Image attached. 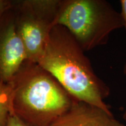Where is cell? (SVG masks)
Returning <instances> with one entry per match:
<instances>
[{"mask_svg":"<svg viewBox=\"0 0 126 126\" xmlns=\"http://www.w3.org/2000/svg\"><path fill=\"white\" fill-rule=\"evenodd\" d=\"M84 52L70 32L56 25L36 63L77 101L111 113L109 105L104 101L109 96L110 88L96 74Z\"/></svg>","mask_w":126,"mask_h":126,"instance_id":"1","label":"cell"},{"mask_svg":"<svg viewBox=\"0 0 126 126\" xmlns=\"http://www.w3.org/2000/svg\"><path fill=\"white\" fill-rule=\"evenodd\" d=\"M8 83L13 114L29 126H50L77 101L37 63L26 61Z\"/></svg>","mask_w":126,"mask_h":126,"instance_id":"2","label":"cell"},{"mask_svg":"<svg viewBox=\"0 0 126 126\" xmlns=\"http://www.w3.org/2000/svg\"><path fill=\"white\" fill-rule=\"evenodd\" d=\"M56 25L70 32L84 51L106 45L112 32L124 28L120 12L105 0L62 1Z\"/></svg>","mask_w":126,"mask_h":126,"instance_id":"3","label":"cell"},{"mask_svg":"<svg viewBox=\"0 0 126 126\" xmlns=\"http://www.w3.org/2000/svg\"><path fill=\"white\" fill-rule=\"evenodd\" d=\"M59 0L23 1L15 19L16 29L24 45L27 61L37 63L61 7Z\"/></svg>","mask_w":126,"mask_h":126,"instance_id":"4","label":"cell"},{"mask_svg":"<svg viewBox=\"0 0 126 126\" xmlns=\"http://www.w3.org/2000/svg\"><path fill=\"white\" fill-rule=\"evenodd\" d=\"M27 61L22 41L16 29L15 19L0 26V80L9 83Z\"/></svg>","mask_w":126,"mask_h":126,"instance_id":"5","label":"cell"},{"mask_svg":"<svg viewBox=\"0 0 126 126\" xmlns=\"http://www.w3.org/2000/svg\"><path fill=\"white\" fill-rule=\"evenodd\" d=\"M50 126H125L112 112L85 102L75 101L65 113Z\"/></svg>","mask_w":126,"mask_h":126,"instance_id":"6","label":"cell"},{"mask_svg":"<svg viewBox=\"0 0 126 126\" xmlns=\"http://www.w3.org/2000/svg\"><path fill=\"white\" fill-rule=\"evenodd\" d=\"M12 109V90L8 83L0 80V126H7Z\"/></svg>","mask_w":126,"mask_h":126,"instance_id":"7","label":"cell"},{"mask_svg":"<svg viewBox=\"0 0 126 126\" xmlns=\"http://www.w3.org/2000/svg\"><path fill=\"white\" fill-rule=\"evenodd\" d=\"M7 126H29L14 114L11 115Z\"/></svg>","mask_w":126,"mask_h":126,"instance_id":"8","label":"cell"},{"mask_svg":"<svg viewBox=\"0 0 126 126\" xmlns=\"http://www.w3.org/2000/svg\"><path fill=\"white\" fill-rule=\"evenodd\" d=\"M120 3L121 5L120 14L123 20L124 28L126 30V0H120Z\"/></svg>","mask_w":126,"mask_h":126,"instance_id":"9","label":"cell"},{"mask_svg":"<svg viewBox=\"0 0 126 126\" xmlns=\"http://www.w3.org/2000/svg\"><path fill=\"white\" fill-rule=\"evenodd\" d=\"M10 2L7 1L0 0V17L2 16L3 14L9 8Z\"/></svg>","mask_w":126,"mask_h":126,"instance_id":"10","label":"cell"},{"mask_svg":"<svg viewBox=\"0 0 126 126\" xmlns=\"http://www.w3.org/2000/svg\"><path fill=\"white\" fill-rule=\"evenodd\" d=\"M123 119L124 122L126 123V109L124 110L123 114Z\"/></svg>","mask_w":126,"mask_h":126,"instance_id":"11","label":"cell"},{"mask_svg":"<svg viewBox=\"0 0 126 126\" xmlns=\"http://www.w3.org/2000/svg\"><path fill=\"white\" fill-rule=\"evenodd\" d=\"M123 73H124V74L126 75V62L125 64H124V68H123Z\"/></svg>","mask_w":126,"mask_h":126,"instance_id":"12","label":"cell"}]
</instances>
